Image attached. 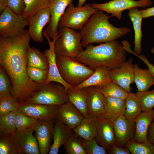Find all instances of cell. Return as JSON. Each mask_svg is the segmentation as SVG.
<instances>
[{"label": "cell", "mask_w": 154, "mask_h": 154, "mask_svg": "<svg viewBox=\"0 0 154 154\" xmlns=\"http://www.w3.org/2000/svg\"><path fill=\"white\" fill-rule=\"evenodd\" d=\"M84 148L87 154H107L106 149L98 143L96 138L89 140L83 139Z\"/></svg>", "instance_id": "42"}, {"label": "cell", "mask_w": 154, "mask_h": 154, "mask_svg": "<svg viewBox=\"0 0 154 154\" xmlns=\"http://www.w3.org/2000/svg\"><path fill=\"white\" fill-rule=\"evenodd\" d=\"M80 32L66 27L58 28L55 43L56 56L75 58L83 50Z\"/></svg>", "instance_id": "5"}, {"label": "cell", "mask_w": 154, "mask_h": 154, "mask_svg": "<svg viewBox=\"0 0 154 154\" xmlns=\"http://www.w3.org/2000/svg\"><path fill=\"white\" fill-rule=\"evenodd\" d=\"M73 0H54L49 7L50 21L45 30L50 38L53 39L58 34V25L60 19L68 6Z\"/></svg>", "instance_id": "17"}, {"label": "cell", "mask_w": 154, "mask_h": 154, "mask_svg": "<svg viewBox=\"0 0 154 154\" xmlns=\"http://www.w3.org/2000/svg\"><path fill=\"white\" fill-rule=\"evenodd\" d=\"M51 3L52 2V1H53L54 0H48Z\"/></svg>", "instance_id": "51"}, {"label": "cell", "mask_w": 154, "mask_h": 154, "mask_svg": "<svg viewBox=\"0 0 154 154\" xmlns=\"http://www.w3.org/2000/svg\"><path fill=\"white\" fill-rule=\"evenodd\" d=\"M10 79L5 70L0 66V98L11 96Z\"/></svg>", "instance_id": "41"}, {"label": "cell", "mask_w": 154, "mask_h": 154, "mask_svg": "<svg viewBox=\"0 0 154 154\" xmlns=\"http://www.w3.org/2000/svg\"><path fill=\"white\" fill-rule=\"evenodd\" d=\"M88 88H75L72 87L67 91L68 101L82 113L84 117L89 116L87 103Z\"/></svg>", "instance_id": "23"}, {"label": "cell", "mask_w": 154, "mask_h": 154, "mask_svg": "<svg viewBox=\"0 0 154 154\" xmlns=\"http://www.w3.org/2000/svg\"><path fill=\"white\" fill-rule=\"evenodd\" d=\"M134 55L139 58L145 64L148 69L154 76V65L149 62L147 57L143 54L139 55L136 53Z\"/></svg>", "instance_id": "45"}, {"label": "cell", "mask_w": 154, "mask_h": 154, "mask_svg": "<svg viewBox=\"0 0 154 154\" xmlns=\"http://www.w3.org/2000/svg\"><path fill=\"white\" fill-rule=\"evenodd\" d=\"M105 97L116 98L125 100L128 93L117 84L111 81L100 88Z\"/></svg>", "instance_id": "35"}, {"label": "cell", "mask_w": 154, "mask_h": 154, "mask_svg": "<svg viewBox=\"0 0 154 154\" xmlns=\"http://www.w3.org/2000/svg\"><path fill=\"white\" fill-rule=\"evenodd\" d=\"M25 7L22 15L28 18L41 9L49 7L48 0H24Z\"/></svg>", "instance_id": "32"}, {"label": "cell", "mask_w": 154, "mask_h": 154, "mask_svg": "<svg viewBox=\"0 0 154 154\" xmlns=\"http://www.w3.org/2000/svg\"><path fill=\"white\" fill-rule=\"evenodd\" d=\"M56 60L61 78L66 83L73 87L82 83L95 71L75 58L56 56Z\"/></svg>", "instance_id": "4"}, {"label": "cell", "mask_w": 154, "mask_h": 154, "mask_svg": "<svg viewBox=\"0 0 154 154\" xmlns=\"http://www.w3.org/2000/svg\"><path fill=\"white\" fill-rule=\"evenodd\" d=\"M154 120V109L141 113L135 119V130L132 140L138 142H147V134L149 126Z\"/></svg>", "instance_id": "22"}, {"label": "cell", "mask_w": 154, "mask_h": 154, "mask_svg": "<svg viewBox=\"0 0 154 154\" xmlns=\"http://www.w3.org/2000/svg\"><path fill=\"white\" fill-rule=\"evenodd\" d=\"M23 105L12 95L0 98V116L17 111Z\"/></svg>", "instance_id": "37"}, {"label": "cell", "mask_w": 154, "mask_h": 154, "mask_svg": "<svg viewBox=\"0 0 154 154\" xmlns=\"http://www.w3.org/2000/svg\"><path fill=\"white\" fill-rule=\"evenodd\" d=\"M28 74L31 79L41 85L45 84L48 77V69H44L28 66Z\"/></svg>", "instance_id": "39"}, {"label": "cell", "mask_w": 154, "mask_h": 154, "mask_svg": "<svg viewBox=\"0 0 154 154\" xmlns=\"http://www.w3.org/2000/svg\"><path fill=\"white\" fill-rule=\"evenodd\" d=\"M140 11L143 19L154 16V6L145 9H140Z\"/></svg>", "instance_id": "46"}, {"label": "cell", "mask_w": 154, "mask_h": 154, "mask_svg": "<svg viewBox=\"0 0 154 154\" xmlns=\"http://www.w3.org/2000/svg\"><path fill=\"white\" fill-rule=\"evenodd\" d=\"M17 111L0 116V136L12 134L16 130L15 118Z\"/></svg>", "instance_id": "33"}, {"label": "cell", "mask_w": 154, "mask_h": 154, "mask_svg": "<svg viewBox=\"0 0 154 154\" xmlns=\"http://www.w3.org/2000/svg\"><path fill=\"white\" fill-rule=\"evenodd\" d=\"M126 56L122 44L115 40L96 46L89 44L75 58L94 70L104 66L110 70L120 67Z\"/></svg>", "instance_id": "2"}, {"label": "cell", "mask_w": 154, "mask_h": 154, "mask_svg": "<svg viewBox=\"0 0 154 154\" xmlns=\"http://www.w3.org/2000/svg\"><path fill=\"white\" fill-rule=\"evenodd\" d=\"M87 0H78V6H81L83 5Z\"/></svg>", "instance_id": "49"}, {"label": "cell", "mask_w": 154, "mask_h": 154, "mask_svg": "<svg viewBox=\"0 0 154 154\" xmlns=\"http://www.w3.org/2000/svg\"><path fill=\"white\" fill-rule=\"evenodd\" d=\"M151 52L152 54H154V46L151 48Z\"/></svg>", "instance_id": "50"}, {"label": "cell", "mask_w": 154, "mask_h": 154, "mask_svg": "<svg viewBox=\"0 0 154 154\" xmlns=\"http://www.w3.org/2000/svg\"><path fill=\"white\" fill-rule=\"evenodd\" d=\"M84 117L80 112L68 101L59 106L56 112V118L73 130Z\"/></svg>", "instance_id": "19"}, {"label": "cell", "mask_w": 154, "mask_h": 154, "mask_svg": "<svg viewBox=\"0 0 154 154\" xmlns=\"http://www.w3.org/2000/svg\"><path fill=\"white\" fill-rule=\"evenodd\" d=\"M134 82L138 91L148 90L154 85V76L149 69L140 68L137 64H134Z\"/></svg>", "instance_id": "26"}, {"label": "cell", "mask_w": 154, "mask_h": 154, "mask_svg": "<svg viewBox=\"0 0 154 154\" xmlns=\"http://www.w3.org/2000/svg\"><path fill=\"white\" fill-rule=\"evenodd\" d=\"M94 118L97 131L96 138L99 144L107 150L111 145L116 144L114 119L103 114Z\"/></svg>", "instance_id": "11"}, {"label": "cell", "mask_w": 154, "mask_h": 154, "mask_svg": "<svg viewBox=\"0 0 154 154\" xmlns=\"http://www.w3.org/2000/svg\"><path fill=\"white\" fill-rule=\"evenodd\" d=\"M93 73L80 85L74 87L81 88L91 86L102 87L112 81L110 75V69L104 66H99L95 70Z\"/></svg>", "instance_id": "24"}, {"label": "cell", "mask_w": 154, "mask_h": 154, "mask_svg": "<svg viewBox=\"0 0 154 154\" xmlns=\"http://www.w3.org/2000/svg\"></svg>", "instance_id": "52"}, {"label": "cell", "mask_w": 154, "mask_h": 154, "mask_svg": "<svg viewBox=\"0 0 154 154\" xmlns=\"http://www.w3.org/2000/svg\"><path fill=\"white\" fill-rule=\"evenodd\" d=\"M125 100L116 98L105 97L103 114L113 119L124 115Z\"/></svg>", "instance_id": "27"}, {"label": "cell", "mask_w": 154, "mask_h": 154, "mask_svg": "<svg viewBox=\"0 0 154 154\" xmlns=\"http://www.w3.org/2000/svg\"><path fill=\"white\" fill-rule=\"evenodd\" d=\"M128 15L132 23L134 32V48L133 51L138 54L142 52L141 42L142 38L141 25L143 17L137 7L128 10Z\"/></svg>", "instance_id": "25"}, {"label": "cell", "mask_w": 154, "mask_h": 154, "mask_svg": "<svg viewBox=\"0 0 154 154\" xmlns=\"http://www.w3.org/2000/svg\"><path fill=\"white\" fill-rule=\"evenodd\" d=\"M28 25V18L17 14L8 7L0 15V37L11 38L17 36Z\"/></svg>", "instance_id": "8"}, {"label": "cell", "mask_w": 154, "mask_h": 154, "mask_svg": "<svg viewBox=\"0 0 154 154\" xmlns=\"http://www.w3.org/2000/svg\"><path fill=\"white\" fill-rule=\"evenodd\" d=\"M133 59L129 58L117 68L110 70L111 80L123 88L128 93L131 92V84L134 82Z\"/></svg>", "instance_id": "13"}, {"label": "cell", "mask_w": 154, "mask_h": 154, "mask_svg": "<svg viewBox=\"0 0 154 154\" xmlns=\"http://www.w3.org/2000/svg\"><path fill=\"white\" fill-rule=\"evenodd\" d=\"M8 7L19 15H22L25 7L24 0H8Z\"/></svg>", "instance_id": "43"}, {"label": "cell", "mask_w": 154, "mask_h": 154, "mask_svg": "<svg viewBox=\"0 0 154 154\" xmlns=\"http://www.w3.org/2000/svg\"><path fill=\"white\" fill-rule=\"evenodd\" d=\"M59 106L27 103L17 111L37 120L54 121Z\"/></svg>", "instance_id": "16"}, {"label": "cell", "mask_w": 154, "mask_h": 154, "mask_svg": "<svg viewBox=\"0 0 154 154\" xmlns=\"http://www.w3.org/2000/svg\"><path fill=\"white\" fill-rule=\"evenodd\" d=\"M0 154H21L23 152L12 134L0 136Z\"/></svg>", "instance_id": "31"}, {"label": "cell", "mask_w": 154, "mask_h": 154, "mask_svg": "<svg viewBox=\"0 0 154 154\" xmlns=\"http://www.w3.org/2000/svg\"><path fill=\"white\" fill-rule=\"evenodd\" d=\"M98 10L89 3L76 7L72 3L68 6L61 17L58 28L66 27L80 31L90 17Z\"/></svg>", "instance_id": "7"}, {"label": "cell", "mask_w": 154, "mask_h": 154, "mask_svg": "<svg viewBox=\"0 0 154 154\" xmlns=\"http://www.w3.org/2000/svg\"><path fill=\"white\" fill-rule=\"evenodd\" d=\"M37 120L17 111L15 118L17 130L22 131L33 127Z\"/></svg>", "instance_id": "40"}, {"label": "cell", "mask_w": 154, "mask_h": 154, "mask_svg": "<svg viewBox=\"0 0 154 154\" xmlns=\"http://www.w3.org/2000/svg\"><path fill=\"white\" fill-rule=\"evenodd\" d=\"M64 146L66 154H87L83 139L74 133L69 138Z\"/></svg>", "instance_id": "34"}, {"label": "cell", "mask_w": 154, "mask_h": 154, "mask_svg": "<svg viewBox=\"0 0 154 154\" xmlns=\"http://www.w3.org/2000/svg\"><path fill=\"white\" fill-rule=\"evenodd\" d=\"M109 154H130L131 153L127 147L119 146L116 144H113L107 149Z\"/></svg>", "instance_id": "44"}, {"label": "cell", "mask_w": 154, "mask_h": 154, "mask_svg": "<svg viewBox=\"0 0 154 154\" xmlns=\"http://www.w3.org/2000/svg\"><path fill=\"white\" fill-rule=\"evenodd\" d=\"M42 35L48 41L49 48L44 52L47 59L48 64V72L45 84L51 82H54L61 84L65 87L66 91L69 88L73 87L66 83L62 78L58 68L56 60V55L55 51V43L58 37V34L52 41L45 31H43Z\"/></svg>", "instance_id": "14"}, {"label": "cell", "mask_w": 154, "mask_h": 154, "mask_svg": "<svg viewBox=\"0 0 154 154\" xmlns=\"http://www.w3.org/2000/svg\"><path fill=\"white\" fill-rule=\"evenodd\" d=\"M49 7L44 8L28 18V31L31 39L35 42L41 43L44 41L42 35L44 27L50 21Z\"/></svg>", "instance_id": "10"}, {"label": "cell", "mask_w": 154, "mask_h": 154, "mask_svg": "<svg viewBox=\"0 0 154 154\" xmlns=\"http://www.w3.org/2000/svg\"><path fill=\"white\" fill-rule=\"evenodd\" d=\"M125 100V109L124 115L127 119L133 121L142 112L139 99L135 94L131 92Z\"/></svg>", "instance_id": "29"}, {"label": "cell", "mask_w": 154, "mask_h": 154, "mask_svg": "<svg viewBox=\"0 0 154 154\" xmlns=\"http://www.w3.org/2000/svg\"><path fill=\"white\" fill-rule=\"evenodd\" d=\"M88 115L96 117L104 113L105 96L101 91L100 87L91 86L88 87Z\"/></svg>", "instance_id": "20"}, {"label": "cell", "mask_w": 154, "mask_h": 154, "mask_svg": "<svg viewBox=\"0 0 154 154\" xmlns=\"http://www.w3.org/2000/svg\"><path fill=\"white\" fill-rule=\"evenodd\" d=\"M113 122L116 144L124 147L135 136V123L133 121L127 118L124 115L114 119Z\"/></svg>", "instance_id": "15"}, {"label": "cell", "mask_w": 154, "mask_h": 154, "mask_svg": "<svg viewBox=\"0 0 154 154\" xmlns=\"http://www.w3.org/2000/svg\"><path fill=\"white\" fill-rule=\"evenodd\" d=\"M147 139L148 142L154 145V120L152 122L149 128Z\"/></svg>", "instance_id": "47"}, {"label": "cell", "mask_w": 154, "mask_h": 154, "mask_svg": "<svg viewBox=\"0 0 154 154\" xmlns=\"http://www.w3.org/2000/svg\"><path fill=\"white\" fill-rule=\"evenodd\" d=\"M8 7V0H0V12L1 13Z\"/></svg>", "instance_id": "48"}, {"label": "cell", "mask_w": 154, "mask_h": 154, "mask_svg": "<svg viewBox=\"0 0 154 154\" xmlns=\"http://www.w3.org/2000/svg\"><path fill=\"white\" fill-rule=\"evenodd\" d=\"M53 121L37 120L33 126L41 154H47L50 150L53 139Z\"/></svg>", "instance_id": "12"}, {"label": "cell", "mask_w": 154, "mask_h": 154, "mask_svg": "<svg viewBox=\"0 0 154 154\" xmlns=\"http://www.w3.org/2000/svg\"><path fill=\"white\" fill-rule=\"evenodd\" d=\"M68 101L64 86L58 82H51L43 85L35 92L26 103L60 106Z\"/></svg>", "instance_id": "6"}, {"label": "cell", "mask_w": 154, "mask_h": 154, "mask_svg": "<svg viewBox=\"0 0 154 154\" xmlns=\"http://www.w3.org/2000/svg\"><path fill=\"white\" fill-rule=\"evenodd\" d=\"M131 154H154V145L151 143L131 140L125 146Z\"/></svg>", "instance_id": "36"}, {"label": "cell", "mask_w": 154, "mask_h": 154, "mask_svg": "<svg viewBox=\"0 0 154 154\" xmlns=\"http://www.w3.org/2000/svg\"><path fill=\"white\" fill-rule=\"evenodd\" d=\"M33 126L22 131L16 130L12 134L23 154H40L37 140L33 135Z\"/></svg>", "instance_id": "18"}, {"label": "cell", "mask_w": 154, "mask_h": 154, "mask_svg": "<svg viewBox=\"0 0 154 154\" xmlns=\"http://www.w3.org/2000/svg\"><path fill=\"white\" fill-rule=\"evenodd\" d=\"M104 12L98 10L80 31L83 47L90 44L116 40L131 31L127 27H117L113 25L109 21L110 16Z\"/></svg>", "instance_id": "3"}, {"label": "cell", "mask_w": 154, "mask_h": 154, "mask_svg": "<svg viewBox=\"0 0 154 154\" xmlns=\"http://www.w3.org/2000/svg\"><path fill=\"white\" fill-rule=\"evenodd\" d=\"M53 132V143L48 152L49 154H57L60 147L64 145L74 134L72 129L56 118L55 119Z\"/></svg>", "instance_id": "21"}, {"label": "cell", "mask_w": 154, "mask_h": 154, "mask_svg": "<svg viewBox=\"0 0 154 154\" xmlns=\"http://www.w3.org/2000/svg\"><path fill=\"white\" fill-rule=\"evenodd\" d=\"M28 66L40 68L48 69L46 57L38 49L29 46L27 53Z\"/></svg>", "instance_id": "30"}, {"label": "cell", "mask_w": 154, "mask_h": 154, "mask_svg": "<svg viewBox=\"0 0 154 154\" xmlns=\"http://www.w3.org/2000/svg\"><path fill=\"white\" fill-rule=\"evenodd\" d=\"M139 100L142 112H149L154 108V89L135 93Z\"/></svg>", "instance_id": "38"}, {"label": "cell", "mask_w": 154, "mask_h": 154, "mask_svg": "<svg viewBox=\"0 0 154 154\" xmlns=\"http://www.w3.org/2000/svg\"><path fill=\"white\" fill-rule=\"evenodd\" d=\"M31 39L26 29L12 38L0 37V66L11 80V95L23 104L43 85L32 80L28 74L27 55Z\"/></svg>", "instance_id": "1"}, {"label": "cell", "mask_w": 154, "mask_h": 154, "mask_svg": "<svg viewBox=\"0 0 154 154\" xmlns=\"http://www.w3.org/2000/svg\"><path fill=\"white\" fill-rule=\"evenodd\" d=\"M73 130L76 135L85 140L96 138L97 131L94 117L89 116L84 117Z\"/></svg>", "instance_id": "28"}, {"label": "cell", "mask_w": 154, "mask_h": 154, "mask_svg": "<svg viewBox=\"0 0 154 154\" xmlns=\"http://www.w3.org/2000/svg\"><path fill=\"white\" fill-rule=\"evenodd\" d=\"M91 4L95 9L111 14L110 17H115L120 20L123 11L134 7H149L152 3L151 0H112L104 3H93Z\"/></svg>", "instance_id": "9"}]
</instances>
